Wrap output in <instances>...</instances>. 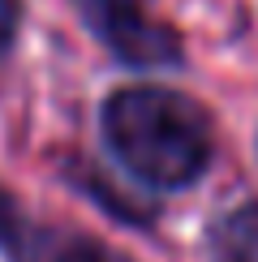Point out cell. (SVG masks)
<instances>
[{
	"mask_svg": "<svg viewBox=\"0 0 258 262\" xmlns=\"http://www.w3.org/2000/svg\"><path fill=\"white\" fill-rule=\"evenodd\" d=\"M103 146L155 193L189 189L215 159V125L198 99L168 86H116L99 107Z\"/></svg>",
	"mask_w": 258,
	"mask_h": 262,
	"instance_id": "cell-1",
	"label": "cell"
},
{
	"mask_svg": "<svg viewBox=\"0 0 258 262\" xmlns=\"http://www.w3.org/2000/svg\"><path fill=\"white\" fill-rule=\"evenodd\" d=\"M82 26L134 69H177L185 60V39L177 26L159 21L146 0H73Z\"/></svg>",
	"mask_w": 258,
	"mask_h": 262,
	"instance_id": "cell-2",
	"label": "cell"
},
{
	"mask_svg": "<svg viewBox=\"0 0 258 262\" xmlns=\"http://www.w3.org/2000/svg\"><path fill=\"white\" fill-rule=\"evenodd\" d=\"M9 258L13 262H134L91 232L52 228V224H26V232L17 236Z\"/></svg>",
	"mask_w": 258,
	"mask_h": 262,
	"instance_id": "cell-3",
	"label": "cell"
},
{
	"mask_svg": "<svg viewBox=\"0 0 258 262\" xmlns=\"http://www.w3.org/2000/svg\"><path fill=\"white\" fill-rule=\"evenodd\" d=\"M64 181H69L73 189H82L91 202H99L112 220H125V224H134V228H146V224L159 220V206L134 202V198H125V193H116L112 185L95 172V163H86V159H69V163H64Z\"/></svg>",
	"mask_w": 258,
	"mask_h": 262,
	"instance_id": "cell-4",
	"label": "cell"
},
{
	"mask_svg": "<svg viewBox=\"0 0 258 262\" xmlns=\"http://www.w3.org/2000/svg\"><path fill=\"white\" fill-rule=\"evenodd\" d=\"M215 241L224 245L228 262H258V202L228 211L215 228Z\"/></svg>",
	"mask_w": 258,
	"mask_h": 262,
	"instance_id": "cell-5",
	"label": "cell"
},
{
	"mask_svg": "<svg viewBox=\"0 0 258 262\" xmlns=\"http://www.w3.org/2000/svg\"><path fill=\"white\" fill-rule=\"evenodd\" d=\"M26 232V220H22V206L13 202V193L5 189V185H0V249H13L17 245V236Z\"/></svg>",
	"mask_w": 258,
	"mask_h": 262,
	"instance_id": "cell-6",
	"label": "cell"
},
{
	"mask_svg": "<svg viewBox=\"0 0 258 262\" xmlns=\"http://www.w3.org/2000/svg\"><path fill=\"white\" fill-rule=\"evenodd\" d=\"M22 30V0H0V56H9V48L17 43Z\"/></svg>",
	"mask_w": 258,
	"mask_h": 262,
	"instance_id": "cell-7",
	"label": "cell"
},
{
	"mask_svg": "<svg viewBox=\"0 0 258 262\" xmlns=\"http://www.w3.org/2000/svg\"><path fill=\"white\" fill-rule=\"evenodd\" d=\"M254 155H258V134H254Z\"/></svg>",
	"mask_w": 258,
	"mask_h": 262,
	"instance_id": "cell-8",
	"label": "cell"
}]
</instances>
